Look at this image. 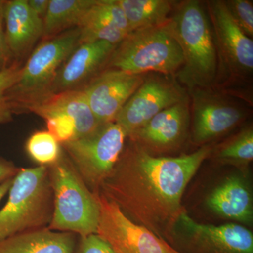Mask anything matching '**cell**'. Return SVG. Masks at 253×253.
<instances>
[{
  "label": "cell",
  "instance_id": "obj_5",
  "mask_svg": "<svg viewBox=\"0 0 253 253\" xmlns=\"http://www.w3.org/2000/svg\"><path fill=\"white\" fill-rule=\"evenodd\" d=\"M166 23L130 32L115 48L106 65L108 68L132 74L155 72L176 76L184 59Z\"/></svg>",
  "mask_w": 253,
  "mask_h": 253
},
{
  "label": "cell",
  "instance_id": "obj_14",
  "mask_svg": "<svg viewBox=\"0 0 253 253\" xmlns=\"http://www.w3.org/2000/svg\"><path fill=\"white\" fill-rule=\"evenodd\" d=\"M190 120L189 101L186 100L158 113L128 138L149 153L168 152L184 140Z\"/></svg>",
  "mask_w": 253,
  "mask_h": 253
},
{
  "label": "cell",
  "instance_id": "obj_16",
  "mask_svg": "<svg viewBox=\"0 0 253 253\" xmlns=\"http://www.w3.org/2000/svg\"><path fill=\"white\" fill-rule=\"evenodd\" d=\"M206 206L216 215L246 225L253 221L252 190L244 174L226 176L208 195Z\"/></svg>",
  "mask_w": 253,
  "mask_h": 253
},
{
  "label": "cell",
  "instance_id": "obj_10",
  "mask_svg": "<svg viewBox=\"0 0 253 253\" xmlns=\"http://www.w3.org/2000/svg\"><path fill=\"white\" fill-rule=\"evenodd\" d=\"M162 74L145 77L135 92L118 113L115 123L130 136L158 113L187 99L180 84Z\"/></svg>",
  "mask_w": 253,
  "mask_h": 253
},
{
  "label": "cell",
  "instance_id": "obj_26",
  "mask_svg": "<svg viewBox=\"0 0 253 253\" xmlns=\"http://www.w3.org/2000/svg\"><path fill=\"white\" fill-rule=\"evenodd\" d=\"M47 131L60 144L72 141L76 137L74 121L67 115L61 113H51L44 118Z\"/></svg>",
  "mask_w": 253,
  "mask_h": 253
},
{
  "label": "cell",
  "instance_id": "obj_13",
  "mask_svg": "<svg viewBox=\"0 0 253 253\" xmlns=\"http://www.w3.org/2000/svg\"><path fill=\"white\" fill-rule=\"evenodd\" d=\"M145 75L132 74L117 69H107L86 83L82 90L93 113L102 123H113L144 81Z\"/></svg>",
  "mask_w": 253,
  "mask_h": 253
},
{
  "label": "cell",
  "instance_id": "obj_3",
  "mask_svg": "<svg viewBox=\"0 0 253 253\" xmlns=\"http://www.w3.org/2000/svg\"><path fill=\"white\" fill-rule=\"evenodd\" d=\"M47 168L54 196L53 215L48 229L81 237L97 234V195L84 184L66 153L63 151L59 159Z\"/></svg>",
  "mask_w": 253,
  "mask_h": 253
},
{
  "label": "cell",
  "instance_id": "obj_21",
  "mask_svg": "<svg viewBox=\"0 0 253 253\" xmlns=\"http://www.w3.org/2000/svg\"><path fill=\"white\" fill-rule=\"evenodd\" d=\"M95 0H49V9L43 20V37L58 36L78 28Z\"/></svg>",
  "mask_w": 253,
  "mask_h": 253
},
{
  "label": "cell",
  "instance_id": "obj_11",
  "mask_svg": "<svg viewBox=\"0 0 253 253\" xmlns=\"http://www.w3.org/2000/svg\"><path fill=\"white\" fill-rule=\"evenodd\" d=\"M207 11L217 48L218 60L233 77L252 76L253 41L236 24L225 1H209Z\"/></svg>",
  "mask_w": 253,
  "mask_h": 253
},
{
  "label": "cell",
  "instance_id": "obj_20",
  "mask_svg": "<svg viewBox=\"0 0 253 253\" xmlns=\"http://www.w3.org/2000/svg\"><path fill=\"white\" fill-rule=\"evenodd\" d=\"M130 32L168 22L176 1L169 0H117Z\"/></svg>",
  "mask_w": 253,
  "mask_h": 253
},
{
  "label": "cell",
  "instance_id": "obj_2",
  "mask_svg": "<svg viewBox=\"0 0 253 253\" xmlns=\"http://www.w3.org/2000/svg\"><path fill=\"white\" fill-rule=\"evenodd\" d=\"M166 26L180 46L184 64L178 82L191 89L211 88L217 79L218 55L208 13L201 1L176 3Z\"/></svg>",
  "mask_w": 253,
  "mask_h": 253
},
{
  "label": "cell",
  "instance_id": "obj_18",
  "mask_svg": "<svg viewBox=\"0 0 253 253\" xmlns=\"http://www.w3.org/2000/svg\"><path fill=\"white\" fill-rule=\"evenodd\" d=\"M26 110L42 118L55 113L67 115L76 124V139L90 136L104 125L95 116L82 89L49 94L36 104L28 106Z\"/></svg>",
  "mask_w": 253,
  "mask_h": 253
},
{
  "label": "cell",
  "instance_id": "obj_1",
  "mask_svg": "<svg viewBox=\"0 0 253 253\" xmlns=\"http://www.w3.org/2000/svg\"><path fill=\"white\" fill-rule=\"evenodd\" d=\"M213 150L206 144L179 157H156L129 140L98 193L131 220L165 239L184 210L186 186Z\"/></svg>",
  "mask_w": 253,
  "mask_h": 253
},
{
  "label": "cell",
  "instance_id": "obj_9",
  "mask_svg": "<svg viewBox=\"0 0 253 253\" xmlns=\"http://www.w3.org/2000/svg\"><path fill=\"white\" fill-rule=\"evenodd\" d=\"M100 218L97 234L115 253H176L162 238L136 224L118 205L97 193Z\"/></svg>",
  "mask_w": 253,
  "mask_h": 253
},
{
  "label": "cell",
  "instance_id": "obj_17",
  "mask_svg": "<svg viewBox=\"0 0 253 253\" xmlns=\"http://www.w3.org/2000/svg\"><path fill=\"white\" fill-rule=\"evenodd\" d=\"M5 38L12 58L19 59L43 37V20L30 8L28 0L5 1Z\"/></svg>",
  "mask_w": 253,
  "mask_h": 253
},
{
  "label": "cell",
  "instance_id": "obj_31",
  "mask_svg": "<svg viewBox=\"0 0 253 253\" xmlns=\"http://www.w3.org/2000/svg\"><path fill=\"white\" fill-rule=\"evenodd\" d=\"M28 4L38 17L44 20L49 9V0H28Z\"/></svg>",
  "mask_w": 253,
  "mask_h": 253
},
{
  "label": "cell",
  "instance_id": "obj_19",
  "mask_svg": "<svg viewBox=\"0 0 253 253\" xmlns=\"http://www.w3.org/2000/svg\"><path fill=\"white\" fill-rule=\"evenodd\" d=\"M75 244L74 234L45 228L0 241V253H73Z\"/></svg>",
  "mask_w": 253,
  "mask_h": 253
},
{
  "label": "cell",
  "instance_id": "obj_23",
  "mask_svg": "<svg viewBox=\"0 0 253 253\" xmlns=\"http://www.w3.org/2000/svg\"><path fill=\"white\" fill-rule=\"evenodd\" d=\"M29 157L39 166H48L56 163L62 154V146L48 131L33 133L26 144Z\"/></svg>",
  "mask_w": 253,
  "mask_h": 253
},
{
  "label": "cell",
  "instance_id": "obj_30",
  "mask_svg": "<svg viewBox=\"0 0 253 253\" xmlns=\"http://www.w3.org/2000/svg\"><path fill=\"white\" fill-rule=\"evenodd\" d=\"M19 169L20 168L16 167L14 163L5 158H0V184L14 178Z\"/></svg>",
  "mask_w": 253,
  "mask_h": 253
},
{
  "label": "cell",
  "instance_id": "obj_32",
  "mask_svg": "<svg viewBox=\"0 0 253 253\" xmlns=\"http://www.w3.org/2000/svg\"><path fill=\"white\" fill-rule=\"evenodd\" d=\"M14 178L7 179V180L0 184V201L4 199V196L9 193L10 188L12 185Z\"/></svg>",
  "mask_w": 253,
  "mask_h": 253
},
{
  "label": "cell",
  "instance_id": "obj_15",
  "mask_svg": "<svg viewBox=\"0 0 253 253\" xmlns=\"http://www.w3.org/2000/svg\"><path fill=\"white\" fill-rule=\"evenodd\" d=\"M116 47L105 41L80 44L59 68L50 94L80 89L107 65Z\"/></svg>",
  "mask_w": 253,
  "mask_h": 253
},
{
  "label": "cell",
  "instance_id": "obj_27",
  "mask_svg": "<svg viewBox=\"0 0 253 253\" xmlns=\"http://www.w3.org/2000/svg\"><path fill=\"white\" fill-rule=\"evenodd\" d=\"M226 7L236 24L249 38L253 36V4L250 0L225 1Z\"/></svg>",
  "mask_w": 253,
  "mask_h": 253
},
{
  "label": "cell",
  "instance_id": "obj_8",
  "mask_svg": "<svg viewBox=\"0 0 253 253\" xmlns=\"http://www.w3.org/2000/svg\"><path fill=\"white\" fill-rule=\"evenodd\" d=\"M126 135L117 123L103 125L94 134L61 144L84 184L94 194L112 172L122 154Z\"/></svg>",
  "mask_w": 253,
  "mask_h": 253
},
{
  "label": "cell",
  "instance_id": "obj_22",
  "mask_svg": "<svg viewBox=\"0 0 253 253\" xmlns=\"http://www.w3.org/2000/svg\"><path fill=\"white\" fill-rule=\"evenodd\" d=\"M214 156L217 162L230 164L239 168L249 166L253 159V129L246 126L230 140L226 141L218 149H214Z\"/></svg>",
  "mask_w": 253,
  "mask_h": 253
},
{
  "label": "cell",
  "instance_id": "obj_7",
  "mask_svg": "<svg viewBox=\"0 0 253 253\" xmlns=\"http://www.w3.org/2000/svg\"><path fill=\"white\" fill-rule=\"evenodd\" d=\"M164 240L176 253H253V234L246 226L202 224L184 210Z\"/></svg>",
  "mask_w": 253,
  "mask_h": 253
},
{
  "label": "cell",
  "instance_id": "obj_12",
  "mask_svg": "<svg viewBox=\"0 0 253 253\" xmlns=\"http://www.w3.org/2000/svg\"><path fill=\"white\" fill-rule=\"evenodd\" d=\"M192 139L202 145L235 127L244 117V111L209 88L191 89Z\"/></svg>",
  "mask_w": 253,
  "mask_h": 253
},
{
  "label": "cell",
  "instance_id": "obj_25",
  "mask_svg": "<svg viewBox=\"0 0 253 253\" xmlns=\"http://www.w3.org/2000/svg\"><path fill=\"white\" fill-rule=\"evenodd\" d=\"M21 68V63L15 61L0 72V124L12 121L13 112L6 99V93L18 81Z\"/></svg>",
  "mask_w": 253,
  "mask_h": 253
},
{
  "label": "cell",
  "instance_id": "obj_28",
  "mask_svg": "<svg viewBox=\"0 0 253 253\" xmlns=\"http://www.w3.org/2000/svg\"><path fill=\"white\" fill-rule=\"evenodd\" d=\"M76 253H115L109 244L97 234L81 237Z\"/></svg>",
  "mask_w": 253,
  "mask_h": 253
},
{
  "label": "cell",
  "instance_id": "obj_6",
  "mask_svg": "<svg viewBox=\"0 0 253 253\" xmlns=\"http://www.w3.org/2000/svg\"><path fill=\"white\" fill-rule=\"evenodd\" d=\"M80 30L73 28L44 40L22 66L18 81L6 93L13 113L49 96L63 63L80 44Z\"/></svg>",
  "mask_w": 253,
  "mask_h": 253
},
{
  "label": "cell",
  "instance_id": "obj_29",
  "mask_svg": "<svg viewBox=\"0 0 253 253\" xmlns=\"http://www.w3.org/2000/svg\"><path fill=\"white\" fill-rule=\"evenodd\" d=\"M5 1H0V72L14 61L5 38L3 11Z\"/></svg>",
  "mask_w": 253,
  "mask_h": 253
},
{
  "label": "cell",
  "instance_id": "obj_24",
  "mask_svg": "<svg viewBox=\"0 0 253 253\" xmlns=\"http://www.w3.org/2000/svg\"><path fill=\"white\" fill-rule=\"evenodd\" d=\"M82 21H97L117 28L126 34L130 33L129 25L117 0H95Z\"/></svg>",
  "mask_w": 253,
  "mask_h": 253
},
{
  "label": "cell",
  "instance_id": "obj_4",
  "mask_svg": "<svg viewBox=\"0 0 253 253\" xmlns=\"http://www.w3.org/2000/svg\"><path fill=\"white\" fill-rule=\"evenodd\" d=\"M8 194L0 210V241L49 226L54 196L47 167L20 168Z\"/></svg>",
  "mask_w": 253,
  "mask_h": 253
}]
</instances>
